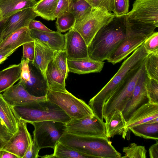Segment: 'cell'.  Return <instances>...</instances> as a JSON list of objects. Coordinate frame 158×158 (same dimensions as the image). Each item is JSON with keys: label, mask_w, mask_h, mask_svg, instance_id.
Masks as SVG:
<instances>
[{"label": "cell", "mask_w": 158, "mask_h": 158, "mask_svg": "<svg viewBox=\"0 0 158 158\" xmlns=\"http://www.w3.org/2000/svg\"><path fill=\"white\" fill-rule=\"evenodd\" d=\"M126 28L125 15L115 16L98 31L88 45L89 58L98 61L107 60L124 40Z\"/></svg>", "instance_id": "obj_1"}, {"label": "cell", "mask_w": 158, "mask_h": 158, "mask_svg": "<svg viewBox=\"0 0 158 158\" xmlns=\"http://www.w3.org/2000/svg\"><path fill=\"white\" fill-rule=\"evenodd\" d=\"M148 54L143 43L122 63L118 71L107 84L89 102L94 115L103 121L104 105L122 83L129 72L141 64Z\"/></svg>", "instance_id": "obj_2"}, {"label": "cell", "mask_w": 158, "mask_h": 158, "mask_svg": "<svg viewBox=\"0 0 158 158\" xmlns=\"http://www.w3.org/2000/svg\"><path fill=\"white\" fill-rule=\"evenodd\" d=\"M59 141L89 158L122 157L107 138L80 136L65 132Z\"/></svg>", "instance_id": "obj_3"}, {"label": "cell", "mask_w": 158, "mask_h": 158, "mask_svg": "<svg viewBox=\"0 0 158 158\" xmlns=\"http://www.w3.org/2000/svg\"><path fill=\"white\" fill-rule=\"evenodd\" d=\"M13 107L19 119L30 124L47 120L67 123L71 119L58 106L47 99L34 102L26 106Z\"/></svg>", "instance_id": "obj_4"}, {"label": "cell", "mask_w": 158, "mask_h": 158, "mask_svg": "<svg viewBox=\"0 0 158 158\" xmlns=\"http://www.w3.org/2000/svg\"><path fill=\"white\" fill-rule=\"evenodd\" d=\"M125 17L129 25L154 32L158 27V0H135Z\"/></svg>", "instance_id": "obj_5"}, {"label": "cell", "mask_w": 158, "mask_h": 158, "mask_svg": "<svg viewBox=\"0 0 158 158\" xmlns=\"http://www.w3.org/2000/svg\"><path fill=\"white\" fill-rule=\"evenodd\" d=\"M145 61V59L129 71L122 83L105 102L103 108V119L116 110L122 112L124 110L131 98L137 80L144 67Z\"/></svg>", "instance_id": "obj_6"}, {"label": "cell", "mask_w": 158, "mask_h": 158, "mask_svg": "<svg viewBox=\"0 0 158 158\" xmlns=\"http://www.w3.org/2000/svg\"><path fill=\"white\" fill-rule=\"evenodd\" d=\"M46 99L60 107L71 118L74 119L94 115L89 106L67 90L49 89Z\"/></svg>", "instance_id": "obj_7"}, {"label": "cell", "mask_w": 158, "mask_h": 158, "mask_svg": "<svg viewBox=\"0 0 158 158\" xmlns=\"http://www.w3.org/2000/svg\"><path fill=\"white\" fill-rule=\"evenodd\" d=\"M34 127L33 140L39 149L50 148L53 149L56 143L66 132V123L47 120L32 123Z\"/></svg>", "instance_id": "obj_8"}, {"label": "cell", "mask_w": 158, "mask_h": 158, "mask_svg": "<svg viewBox=\"0 0 158 158\" xmlns=\"http://www.w3.org/2000/svg\"><path fill=\"white\" fill-rule=\"evenodd\" d=\"M115 16L105 8H93L84 19L76 23L73 28L80 34L88 46L98 31Z\"/></svg>", "instance_id": "obj_9"}, {"label": "cell", "mask_w": 158, "mask_h": 158, "mask_svg": "<svg viewBox=\"0 0 158 158\" xmlns=\"http://www.w3.org/2000/svg\"><path fill=\"white\" fill-rule=\"evenodd\" d=\"M126 24V32L124 40L107 60L113 64L125 58L152 34L131 27L127 22Z\"/></svg>", "instance_id": "obj_10"}, {"label": "cell", "mask_w": 158, "mask_h": 158, "mask_svg": "<svg viewBox=\"0 0 158 158\" xmlns=\"http://www.w3.org/2000/svg\"><path fill=\"white\" fill-rule=\"evenodd\" d=\"M66 132L72 134L107 138L105 122L94 115L91 117L71 119L66 123Z\"/></svg>", "instance_id": "obj_11"}, {"label": "cell", "mask_w": 158, "mask_h": 158, "mask_svg": "<svg viewBox=\"0 0 158 158\" xmlns=\"http://www.w3.org/2000/svg\"><path fill=\"white\" fill-rule=\"evenodd\" d=\"M27 123L20 119L17 132L1 150L10 152L18 158H23L29 144L33 141L27 129Z\"/></svg>", "instance_id": "obj_12"}, {"label": "cell", "mask_w": 158, "mask_h": 158, "mask_svg": "<svg viewBox=\"0 0 158 158\" xmlns=\"http://www.w3.org/2000/svg\"><path fill=\"white\" fill-rule=\"evenodd\" d=\"M147 76L144 66L137 80L131 98L122 112L126 122L136 109L149 102L146 86Z\"/></svg>", "instance_id": "obj_13"}, {"label": "cell", "mask_w": 158, "mask_h": 158, "mask_svg": "<svg viewBox=\"0 0 158 158\" xmlns=\"http://www.w3.org/2000/svg\"><path fill=\"white\" fill-rule=\"evenodd\" d=\"M37 16L33 8L19 11L6 19L3 25L0 42L18 29L25 27H28L30 22L35 20Z\"/></svg>", "instance_id": "obj_14"}, {"label": "cell", "mask_w": 158, "mask_h": 158, "mask_svg": "<svg viewBox=\"0 0 158 158\" xmlns=\"http://www.w3.org/2000/svg\"><path fill=\"white\" fill-rule=\"evenodd\" d=\"M2 96L12 106H26L34 102L46 99V96L37 97L31 94L25 89L20 80L4 91Z\"/></svg>", "instance_id": "obj_15"}, {"label": "cell", "mask_w": 158, "mask_h": 158, "mask_svg": "<svg viewBox=\"0 0 158 158\" xmlns=\"http://www.w3.org/2000/svg\"><path fill=\"white\" fill-rule=\"evenodd\" d=\"M65 35L67 60L89 58L87 45L83 37L75 29L72 28Z\"/></svg>", "instance_id": "obj_16"}, {"label": "cell", "mask_w": 158, "mask_h": 158, "mask_svg": "<svg viewBox=\"0 0 158 158\" xmlns=\"http://www.w3.org/2000/svg\"><path fill=\"white\" fill-rule=\"evenodd\" d=\"M30 78L28 81L20 79L27 91L31 95L37 97L46 96L49 88L46 78L41 71L31 62H29Z\"/></svg>", "instance_id": "obj_17"}, {"label": "cell", "mask_w": 158, "mask_h": 158, "mask_svg": "<svg viewBox=\"0 0 158 158\" xmlns=\"http://www.w3.org/2000/svg\"><path fill=\"white\" fill-rule=\"evenodd\" d=\"M31 37L46 44L53 51L65 50V36L57 31L45 32L35 29L30 30Z\"/></svg>", "instance_id": "obj_18"}, {"label": "cell", "mask_w": 158, "mask_h": 158, "mask_svg": "<svg viewBox=\"0 0 158 158\" xmlns=\"http://www.w3.org/2000/svg\"><path fill=\"white\" fill-rule=\"evenodd\" d=\"M158 117V103L148 102L136 109L126 122L127 129Z\"/></svg>", "instance_id": "obj_19"}, {"label": "cell", "mask_w": 158, "mask_h": 158, "mask_svg": "<svg viewBox=\"0 0 158 158\" xmlns=\"http://www.w3.org/2000/svg\"><path fill=\"white\" fill-rule=\"evenodd\" d=\"M106 136L108 138L116 135H121L124 139L129 130L126 127V122L122 112L116 110L105 119Z\"/></svg>", "instance_id": "obj_20"}, {"label": "cell", "mask_w": 158, "mask_h": 158, "mask_svg": "<svg viewBox=\"0 0 158 158\" xmlns=\"http://www.w3.org/2000/svg\"><path fill=\"white\" fill-rule=\"evenodd\" d=\"M35 56L32 63L40 70L46 78V71L50 62L54 58L57 52L51 49L46 44L34 39Z\"/></svg>", "instance_id": "obj_21"}, {"label": "cell", "mask_w": 158, "mask_h": 158, "mask_svg": "<svg viewBox=\"0 0 158 158\" xmlns=\"http://www.w3.org/2000/svg\"><path fill=\"white\" fill-rule=\"evenodd\" d=\"M104 62L91 60L89 58L67 60L69 72L78 74L93 73H100L102 70Z\"/></svg>", "instance_id": "obj_22"}, {"label": "cell", "mask_w": 158, "mask_h": 158, "mask_svg": "<svg viewBox=\"0 0 158 158\" xmlns=\"http://www.w3.org/2000/svg\"><path fill=\"white\" fill-rule=\"evenodd\" d=\"M34 41L28 27L19 28L0 42V52L7 49H16L26 43Z\"/></svg>", "instance_id": "obj_23"}, {"label": "cell", "mask_w": 158, "mask_h": 158, "mask_svg": "<svg viewBox=\"0 0 158 158\" xmlns=\"http://www.w3.org/2000/svg\"><path fill=\"white\" fill-rule=\"evenodd\" d=\"M0 120L13 134L18 129L20 119L18 117L13 107L3 98L0 94Z\"/></svg>", "instance_id": "obj_24"}, {"label": "cell", "mask_w": 158, "mask_h": 158, "mask_svg": "<svg viewBox=\"0 0 158 158\" xmlns=\"http://www.w3.org/2000/svg\"><path fill=\"white\" fill-rule=\"evenodd\" d=\"M54 57L48 64L46 71V79L49 89L66 90V79L57 66Z\"/></svg>", "instance_id": "obj_25"}, {"label": "cell", "mask_w": 158, "mask_h": 158, "mask_svg": "<svg viewBox=\"0 0 158 158\" xmlns=\"http://www.w3.org/2000/svg\"><path fill=\"white\" fill-rule=\"evenodd\" d=\"M37 2L35 0H0V10L3 19L22 10L33 8Z\"/></svg>", "instance_id": "obj_26"}, {"label": "cell", "mask_w": 158, "mask_h": 158, "mask_svg": "<svg viewBox=\"0 0 158 158\" xmlns=\"http://www.w3.org/2000/svg\"><path fill=\"white\" fill-rule=\"evenodd\" d=\"M21 65H10L0 71V94L13 86L20 79Z\"/></svg>", "instance_id": "obj_27"}, {"label": "cell", "mask_w": 158, "mask_h": 158, "mask_svg": "<svg viewBox=\"0 0 158 158\" xmlns=\"http://www.w3.org/2000/svg\"><path fill=\"white\" fill-rule=\"evenodd\" d=\"M59 0H40L33 7L37 15L48 21L55 19L54 14Z\"/></svg>", "instance_id": "obj_28"}, {"label": "cell", "mask_w": 158, "mask_h": 158, "mask_svg": "<svg viewBox=\"0 0 158 158\" xmlns=\"http://www.w3.org/2000/svg\"><path fill=\"white\" fill-rule=\"evenodd\" d=\"M130 130L136 136L146 139H158V123H144L130 128Z\"/></svg>", "instance_id": "obj_29"}, {"label": "cell", "mask_w": 158, "mask_h": 158, "mask_svg": "<svg viewBox=\"0 0 158 158\" xmlns=\"http://www.w3.org/2000/svg\"><path fill=\"white\" fill-rule=\"evenodd\" d=\"M54 150L53 153L51 154L52 158H89L59 141L56 143Z\"/></svg>", "instance_id": "obj_30"}, {"label": "cell", "mask_w": 158, "mask_h": 158, "mask_svg": "<svg viewBox=\"0 0 158 158\" xmlns=\"http://www.w3.org/2000/svg\"><path fill=\"white\" fill-rule=\"evenodd\" d=\"M93 8L85 0H75L73 1L71 12L74 15L76 23L79 22L88 15Z\"/></svg>", "instance_id": "obj_31"}, {"label": "cell", "mask_w": 158, "mask_h": 158, "mask_svg": "<svg viewBox=\"0 0 158 158\" xmlns=\"http://www.w3.org/2000/svg\"><path fill=\"white\" fill-rule=\"evenodd\" d=\"M144 65L148 76L158 81V52L149 54L145 58Z\"/></svg>", "instance_id": "obj_32"}, {"label": "cell", "mask_w": 158, "mask_h": 158, "mask_svg": "<svg viewBox=\"0 0 158 158\" xmlns=\"http://www.w3.org/2000/svg\"><path fill=\"white\" fill-rule=\"evenodd\" d=\"M56 18V25L57 31L61 33L71 29L76 23L74 16L71 12Z\"/></svg>", "instance_id": "obj_33"}, {"label": "cell", "mask_w": 158, "mask_h": 158, "mask_svg": "<svg viewBox=\"0 0 158 158\" xmlns=\"http://www.w3.org/2000/svg\"><path fill=\"white\" fill-rule=\"evenodd\" d=\"M123 152L125 156L124 158H146L147 150L144 146L138 145L135 143L130 144L128 146L124 147Z\"/></svg>", "instance_id": "obj_34"}, {"label": "cell", "mask_w": 158, "mask_h": 158, "mask_svg": "<svg viewBox=\"0 0 158 158\" xmlns=\"http://www.w3.org/2000/svg\"><path fill=\"white\" fill-rule=\"evenodd\" d=\"M146 86L149 102L158 103V81L150 78L147 75Z\"/></svg>", "instance_id": "obj_35"}, {"label": "cell", "mask_w": 158, "mask_h": 158, "mask_svg": "<svg viewBox=\"0 0 158 158\" xmlns=\"http://www.w3.org/2000/svg\"><path fill=\"white\" fill-rule=\"evenodd\" d=\"M54 58L57 66L64 77L66 79L69 72L66 51L64 50L57 52Z\"/></svg>", "instance_id": "obj_36"}, {"label": "cell", "mask_w": 158, "mask_h": 158, "mask_svg": "<svg viewBox=\"0 0 158 158\" xmlns=\"http://www.w3.org/2000/svg\"><path fill=\"white\" fill-rule=\"evenodd\" d=\"M73 0H59L54 12L56 19L71 12Z\"/></svg>", "instance_id": "obj_37"}, {"label": "cell", "mask_w": 158, "mask_h": 158, "mask_svg": "<svg viewBox=\"0 0 158 158\" xmlns=\"http://www.w3.org/2000/svg\"><path fill=\"white\" fill-rule=\"evenodd\" d=\"M129 0H114L113 13L117 17L125 15L128 12Z\"/></svg>", "instance_id": "obj_38"}, {"label": "cell", "mask_w": 158, "mask_h": 158, "mask_svg": "<svg viewBox=\"0 0 158 158\" xmlns=\"http://www.w3.org/2000/svg\"><path fill=\"white\" fill-rule=\"evenodd\" d=\"M143 44L148 54L158 52V32H154L146 39Z\"/></svg>", "instance_id": "obj_39"}, {"label": "cell", "mask_w": 158, "mask_h": 158, "mask_svg": "<svg viewBox=\"0 0 158 158\" xmlns=\"http://www.w3.org/2000/svg\"><path fill=\"white\" fill-rule=\"evenodd\" d=\"M13 135L0 120V150L8 142Z\"/></svg>", "instance_id": "obj_40"}, {"label": "cell", "mask_w": 158, "mask_h": 158, "mask_svg": "<svg viewBox=\"0 0 158 158\" xmlns=\"http://www.w3.org/2000/svg\"><path fill=\"white\" fill-rule=\"evenodd\" d=\"M85 0L90 4L93 8H105L110 12H113L114 0Z\"/></svg>", "instance_id": "obj_41"}, {"label": "cell", "mask_w": 158, "mask_h": 158, "mask_svg": "<svg viewBox=\"0 0 158 158\" xmlns=\"http://www.w3.org/2000/svg\"><path fill=\"white\" fill-rule=\"evenodd\" d=\"M23 56L29 61L33 62L34 60L35 48L34 41L28 42L23 45Z\"/></svg>", "instance_id": "obj_42"}, {"label": "cell", "mask_w": 158, "mask_h": 158, "mask_svg": "<svg viewBox=\"0 0 158 158\" xmlns=\"http://www.w3.org/2000/svg\"><path fill=\"white\" fill-rule=\"evenodd\" d=\"M29 61L22 57L20 63L21 65L20 80L24 81H28L30 78Z\"/></svg>", "instance_id": "obj_43"}, {"label": "cell", "mask_w": 158, "mask_h": 158, "mask_svg": "<svg viewBox=\"0 0 158 158\" xmlns=\"http://www.w3.org/2000/svg\"><path fill=\"white\" fill-rule=\"evenodd\" d=\"M35 141L33 139L30 143L23 157V158H38L39 157L40 151Z\"/></svg>", "instance_id": "obj_44"}, {"label": "cell", "mask_w": 158, "mask_h": 158, "mask_svg": "<svg viewBox=\"0 0 158 158\" xmlns=\"http://www.w3.org/2000/svg\"><path fill=\"white\" fill-rule=\"evenodd\" d=\"M28 28L29 30L34 29L45 32H53L54 31L47 28L40 21L35 20H32L30 22Z\"/></svg>", "instance_id": "obj_45"}, {"label": "cell", "mask_w": 158, "mask_h": 158, "mask_svg": "<svg viewBox=\"0 0 158 158\" xmlns=\"http://www.w3.org/2000/svg\"><path fill=\"white\" fill-rule=\"evenodd\" d=\"M151 145L149 149V156L150 158H158V141Z\"/></svg>", "instance_id": "obj_46"}, {"label": "cell", "mask_w": 158, "mask_h": 158, "mask_svg": "<svg viewBox=\"0 0 158 158\" xmlns=\"http://www.w3.org/2000/svg\"><path fill=\"white\" fill-rule=\"evenodd\" d=\"M16 49H7L0 52V64L2 63L7 58L14 52Z\"/></svg>", "instance_id": "obj_47"}, {"label": "cell", "mask_w": 158, "mask_h": 158, "mask_svg": "<svg viewBox=\"0 0 158 158\" xmlns=\"http://www.w3.org/2000/svg\"><path fill=\"white\" fill-rule=\"evenodd\" d=\"M0 158H18L15 155L3 150H0Z\"/></svg>", "instance_id": "obj_48"}, {"label": "cell", "mask_w": 158, "mask_h": 158, "mask_svg": "<svg viewBox=\"0 0 158 158\" xmlns=\"http://www.w3.org/2000/svg\"><path fill=\"white\" fill-rule=\"evenodd\" d=\"M145 123L148 124H154L158 123V117L152 119Z\"/></svg>", "instance_id": "obj_49"}, {"label": "cell", "mask_w": 158, "mask_h": 158, "mask_svg": "<svg viewBox=\"0 0 158 158\" xmlns=\"http://www.w3.org/2000/svg\"><path fill=\"white\" fill-rule=\"evenodd\" d=\"M6 19H3L2 21L0 22V39L1 36V32L2 31L4 23L6 20Z\"/></svg>", "instance_id": "obj_50"}, {"label": "cell", "mask_w": 158, "mask_h": 158, "mask_svg": "<svg viewBox=\"0 0 158 158\" xmlns=\"http://www.w3.org/2000/svg\"><path fill=\"white\" fill-rule=\"evenodd\" d=\"M3 18L2 16V12L0 10V22L3 20Z\"/></svg>", "instance_id": "obj_51"}]
</instances>
